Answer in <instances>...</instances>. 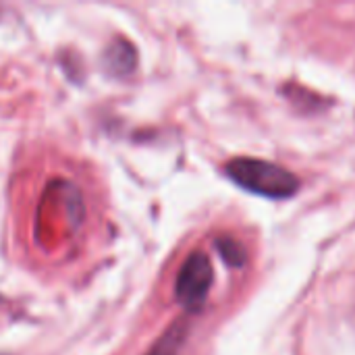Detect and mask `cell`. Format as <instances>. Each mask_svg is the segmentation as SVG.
I'll return each mask as SVG.
<instances>
[{"mask_svg":"<svg viewBox=\"0 0 355 355\" xmlns=\"http://www.w3.org/2000/svg\"><path fill=\"white\" fill-rule=\"evenodd\" d=\"M225 173L241 189L268 200H287L300 189V179L293 173L260 158H233Z\"/></svg>","mask_w":355,"mask_h":355,"instance_id":"6da1fadb","label":"cell"},{"mask_svg":"<svg viewBox=\"0 0 355 355\" xmlns=\"http://www.w3.org/2000/svg\"><path fill=\"white\" fill-rule=\"evenodd\" d=\"M212 281L214 270L210 258L204 252L189 254L175 281V297L179 306L189 314L202 310L212 289Z\"/></svg>","mask_w":355,"mask_h":355,"instance_id":"7a4b0ae2","label":"cell"},{"mask_svg":"<svg viewBox=\"0 0 355 355\" xmlns=\"http://www.w3.org/2000/svg\"><path fill=\"white\" fill-rule=\"evenodd\" d=\"M137 52L125 37H114L104 50V69L112 77H127L135 71Z\"/></svg>","mask_w":355,"mask_h":355,"instance_id":"3957f363","label":"cell"},{"mask_svg":"<svg viewBox=\"0 0 355 355\" xmlns=\"http://www.w3.org/2000/svg\"><path fill=\"white\" fill-rule=\"evenodd\" d=\"M187 331H189L187 320L181 318V320L173 322L146 355H179L185 339H187Z\"/></svg>","mask_w":355,"mask_h":355,"instance_id":"277c9868","label":"cell"},{"mask_svg":"<svg viewBox=\"0 0 355 355\" xmlns=\"http://www.w3.org/2000/svg\"><path fill=\"white\" fill-rule=\"evenodd\" d=\"M214 245H216L220 258H223L231 268H243V266H245V262H248V252H245V248H243L235 237H231V235H220V237H216Z\"/></svg>","mask_w":355,"mask_h":355,"instance_id":"5b68a950","label":"cell"}]
</instances>
